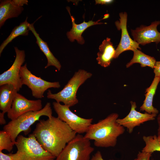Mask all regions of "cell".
<instances>
[{
	"mask_svg": "<svg viewBox=\"0 0 160 160\" xmlns=\"http://www.w3.org/2000/svg\"><path fill=\"white\" fill-rule=\"evenodd\" d=\"M32 134L43 148L56 158L77 134L65 122L53 116L39 120Z\"/></svg>",
	"mask_w": 160,
	"mask_h": 160,
	"instance_id": "1",
	"label": "cell"
},
{
	"mask_svg": "<svg viewBox=\"0 0 160 160\" xmlns=\"http://www.w3.org/2000/svg\"><path fill=\"white\" fill-rule=\"evenodd\" d=\"M119 115L113 113L96 123L92 124L85 133L84 137L94 140V145L98 147H114L118 137L124 132L123 126L116 121Z\"/></svg>",
	"mask_w": 160,
	"mask_h": 160,
	"instance_id": "2",
	"label": "cell"
},
{
	"mask_svg": "<svg viewBox=\"0 0 160 160\" xmlns=\"http://www.w3.org/2000/svg\"><path fill=\"white\" fill-rule=\"evenodd\" d=\"M15 145L17 152L9 153L15 160H52L56 158L43 148L32 133L28 137L19 135Z\"/></svg>",
	"mask_w": 160,
	"mask_h": 160,
	"instance_id": "3",
	"label": "cell"
},
{
	"mask_svg": "<svg viewBox=\"0 0 160 160\" xmlns=\"http://www.w3.org/2000/svg\"><path fill=\"white\" fill-rule=\"evenodd\" d=\"M42 116L48 118L52 116V110L50 103H47L41 110L25 113L17 118L11 120L3 127V130L9 134L12 141L15 143L16 139L22 132L28 134L31 131V126Z\"/></svg>",
	"mask_w": 160,
	"mask_h": 160,
	"instance_id": "4",
	"label": "cell"
},
{
	"mask_svg": "<svg viewBox=\"0 0 160 160\" xmlns=\"http://www.w3.org/2000/svg\"><path fill=\"white\" fill-rule=\"evenodd\" d=\"M92 76V74L90 72L84 70H79L75 73L61 91L53 94L49 90L47 97L54 99L58 103L62 102L70 107L73 106L78 103L76 94L79 88Z\"/></svg>",
	"mask_w": 160,
	"mask_h": 160,
	"instance_id": "5",
	"label": "cell"
},
{
	"mask_svg": "<svg viewBox=\"0 0 160 160\" xmlns=\"http://www.w3.org/2000/svg\"><path fill=\"white\" fill-rule=\"evenodd\" d=\"M94 150L90 140L77 134L67 144L55 160H89Z\"/></svg>",
	"mask_w": 160,
	"mask_h": 160,
	"instance_id": "6",
	"label": "cell"
},
{
	"mask_svg": "<svg viewBox=\"0 0 160 160\" xmlns=\"http://www.w3.org/2000/svg\"><path fill=\"white\" fill-rule=\"evenodd\" d=\"M53 108L57 117L65 122L77 134L85 133L92 124L93 119L81 117L73 112L68 106L54 102Z\"/></svg>",
	"mask_w": 160,
	"mask_h": 160,
	"instance_id": "7",
	"label": "cell"
},
{
	"mask_svg": "<svg viewBox=\"0 0 160 160\" xmlns=\"http://www.w3.org/2000/svg\"><path fill=\"white\" fill-rule=\"evenodd\" d=\"M20 76L22 84L27 86L31 89L32 96L37 99L42 98L48 89L58 88L60 87L59 82L48 81L32 74L27 68L26 63L21 67Z\"/></svg>",
	"mask_w": 160,
	"mask_h": 160,
	"instance_id": "8",
	"label": "cell"
},
{
	"mask_svg": "<svg viewBox=\"0 0 160 160\" xmlns=\"http://www.w3.org/2000/svg\"><path fill=\"white\" fill-rule=\"evenodd\" d=\"M16 57L14 63L10 68L0 75V86L5 84L13 85L18 91L22 87L20 76L21 67L25 60V53L23 50H20L14 47Z\"/></svg>",
	"mask_w": 160,
	"mask_h": 160,
	"instance_id": "9",
	"label": "cell"
},
{
	"mask_svg": "<svg viewBox=\"0 0 160 160\" xmlns=\"http://www.w3.org/2000/svg\"><path fill=\"white\" fill-rule=\"evenodd\" d=\"M42 108L41 100H28L17 93L14 99L11 109L7 113V116L9 119L13 120L27 112L39 111Z\"/></svg>",
	"mask_w": 160,
	"mask_h": 160,
	"instance_id": "10",
	"label": "cell"
},
{
	"mask_svg": "<svg viewBox=\"0 0 160 160\" xmlns=\"http://www.w3.org/2000/svg\"><path fill=\"white\" fill-rule=\"evenodd\" d=\"M119 21H116V25L118 30L121 31V37L120 43L115 50L114 58H117L122 52L128 50L133 51L139 49L141 50L139 44L130 37L127 29V15L125 12L119 14Z\"/></svg>",
	"mask_w": 160,
	"mask_h": 160,
	"instance_id": "11",
	"label": "cell"
},
{
	"mask_svg": "<svg viewBox=\"0 0 160 160\" xmlns=\"http://www.w3.org/2000/svg\"><path fill=\"white\" fill-rule=\"evenodd\" d=\"M131 108L129 114L124 118L118 119L116 121L118 123L123 127H125L129 133H132L134 128L136 127L140 126L147 121L155 119L157 115L150 114L146 112L142 113L137 111L136 103L131 101Z\"/></svg>",
	"mask_w": 160,
	"mask_h": 160,
	"instance_id": "12",
	"label": "cell"
},
{
	"mask_svg": "<svg viewBox=\"0 0 160 160\" xmlns=\"http://www.w3.org/2000/svg\"><path fill=\"white\" fill-rule=\"evenodd\" d=\"M160 24V21H155L148 26L142 25L135 30L131 29L134 40L143 45L152 42L157 44L160 42V33L157 27Z\"/></svg>",
	"mask_w": 160,
	"mask_h": 160,
	"instance_id": "13",
	"label": "cell"
},
{
	"mask_svg": "<svg viewBox=\"0 0 160 160\" xmlns=\"http://www.w3.org/2000/svg\"><path fill=\"white\" fill-rule=\"evenodd\" d=\"M66 9L70 15L72 24V28L66 33L68 38L71 42H73L75 40H76L79 44H84L85 41L81 35L86 29L90 26L95 25L106 23L99 22L100 20L105 19L103 17L102 19L95 22L92 20L88 22H86L84 20L83 23L77 24L75 23V20L73 17L71 15L70 8L67 7Z\"/></svg>",
	"mask_w": 160,
	"mask_h": 160,
	"instance_id": "14",
	"label": "cell"
},
{
	"mask_svg": "<svg viewBox=\"0 0 160 160\" xmlns=\"http://www.w3.org/2000/svg\"><path fill=\"white\" fill-rule=\"evenodd\" d=\"M24 9L15 3L14 0L1 1L0 3V27L8 19L17 17Z\"/></svg>",
	"mask_w": 160,
	"mask_h": 160,
	"instance_id": "15",
	"label": "cell"
},
{
	"mask_svg": "<svg viewBox=\"0 0 160 160\" xmlns=\"http://www.w3.org/2000/svg\"><path fill=\"white\" fill-rule=\"evenodd\" d=\"M18 90L11 84H5L0 87V109L2 112L7 113L11 108Z\"/></svg>",
	"mask_w": 160,
	"mask_h": 160,
	"instance_id": "16",
	"label": "cell"
},
{
	"mask_svg": "<svg viewBox=\"0 0 160 160\" xmlns=\"http://www.w3.org/2000/svg\"><path fill=\"white\" fill-rule=\"evenodd\" d=\"M99 52L97 53L96 60L98 63L106 67L110 65L111 61L114 58L115 50L111 41V39L107 37L99 47Z\"/></svg>",
	"mask_w": 160,
	"mask_h": 160,
	"instance_id": "17",
	"label": "cell"
},
{
	"mask_svg": "<svg viewBox=\"0 0 160 160\" xmlns=\"http://www.w3.org/2000/svg\"><path fill=\"white\" fill-rule=\"evenodd\" d=\"M29 29L35 36L36 40V43L47 59V63L45 67V68H46L50 66H53L56 67L58 71H60L61 68V64L50 50L47 43L43 41L40 37L39 34L35 29L33 23L30 24Z\"/></svg>",
	"mask_w": 160,
	"mask_h": 160,
	"instance_id": "18",
	"label": "cell"
},
{
	"mask_svg": "<svg viewBox=\"0 0 160 160\" xmlns=\"http://www.w3.org/2000/svg\"><path fill=\"white\" fill-rule=\"evenodd\" d=\"M160 81V77H154L150 86L146 89L145 99L140 108L141 111H145L150 114L157 115L159 111L153 105V101L158 85Z\"/></svg>",
	"mask_w": 160,
	"mask_h": 160,
	"instance_id": "19",
	"label": "cell"
},
{
	"mask_svg": "<svg viewBox=\"0 0 160 160\" xmlns=\"http://www.w3.org/2000/svg\"><path fill=\"white\" fill-rule=\"evenodd\" d=\"M133 52V57L126 64L127 68L129 67L134 63H139L142 67L148 66L154 68L156 61L154 57L145 54L137 49H135Z\"/></svg>",
	"mask_w": 160,
	"mask_h": 160,
	"instance_id": "20",
	"label": "cell"
},
{
	"mask_svg": "<svg viewBox=\"0 0 160 160\" xmlns=\"http://www.w3.org/2000/svg\"><path fill=\"white\" fill-rule=\"evenodd\" d=\"M27 19V17L24 22L15 27L9 36L1 44L0 46V55L5 47L15 38L19 36L28 35L29 30V26L30 23L28 22Z\"/></svg>",
	"mask_w": 160,
	"mask_h": 160,
	"instance_id": "21",
	"label": "cell"
},
{
	"mask_svg": "<svg viewBox=\"0 0 160 160\" xmlns=\"http://www.w3.org/2000/svg\"><path fill=\"white\" fill-rule=\"evenodd\" d=\"M143 139L145 143V146L142 151L153 153L155 151L160 152V143L156 135L143 137Z\"/></svg>",
	"mask_w": 160,
	"mask_h": 160,
	"instance_id": "22",
	"label": "cell"
},
{
	"mask_svg": "<svg viewBox=\"0 0 160 160\" xmlns=\"http://www.w3.org/2000/svg\"><path fill=\"white\" fill-rule=\"evenodd\" d=\"M15 143L12 139L9 133L4 130L0 131V151L5 150L10 152Z\"/></svg>",
	"mask_w": 160,
	"mask_h": 160,
	"instance_id": "23",
	"label": "cell"
},
{
	"mask_svg": "<svg viewBox=\"0 0 160 160\" xmlns=\"http://www.w3.org/2000/svg\"><path fill=\"white\" fill-rule=\"evenodd\" d=\"M152 153L145 152H139L137 155L138 160H150Z\"/></svg>",
	"mask_w": 160,
	"mask_h": 160,
	"instance_id": "24",
	"label": "cell"
},
{
	"mask_svg": "<svg viewBox=\"0 0 160 160\" xmlns=\"http://www.w3.org/2000/svg\"><path fill=\"white\" fill-rule=\"evenodd\" d=\"M153 69L155 77H160V61H156Z\"/></svg>",
	"mask_w": 160,
	"mask_h": 160,
	"instance_id": "25",
	"label": "cell"
},
{
	"mask_svg": "<svg viewBox=\"0 0 160 160\" xmlns=\"http://www.w3.org/2000/svg\"><path fill=\"white\" fill-rule=\"evenodd\" d=\"M0 160H15L9 154H6L0 151Z\"/></svg>",
	"mask_w": 160,
	"mask_h": 160,
	"instance_id": "26",
	"label": "cell"
},
{
	"mask_svg": "<svg viewBox=\"0 0 160 160\" xmlns=\"http://www.w3.org/2000/svg\"><path fill=\"white\" fill-rule=\"evenodd\" d=\"M90 160H104L100 152L97 151L93 155ZM109 160H114L113 159H109Z\"/></svg>",
	"mask_w": 160,
	"mask_h": 160,
	"instance_id": "27",
	"label": "cell"
},
{
	"mask_svg": "<svg viewBox=\"0 0 160 160\" xmlns=\"http://www.w3.org/2000/svg\"><path fill=\"white\" fill-rule=\"evenodd\" d=\"M157 121L158 125L157 138L160 143V113L159 114L157 117Z\"/></svg>",
	"mask_w": 160,
	"mask_h": 160,
	"instance_id": "28",
	"label": "cell"
},
{
	"mask_svg": "<svg viewBox=\"0 0 160 160\" xmlns=\"http://www.w3.org/2000/svg\"><path fill=\"white\" fill-rule=\"evenodd\" d=\"M113 1L111 0H95L96 4H106L111 3Z\"/></svg>",
	"mask_w": 160,
	"mask_h": 160,
	"instance_id": "29",
	"label": "cell"
},
{
	"mask_svg": "<svg viewBox=\"0 0 160 160\" xmlns=\"http://www.w3.org/2000/svg\"><path fill=\"white\" fill-rule=\"evenodd\" d=\"M5 113L1 112L0 113V124L1 125L4 124L6 123V121L4 118Z\"/></svg>",
	"mask_w": 160,
	"mask_h": 160,
	"instance_id": "30",
	"label": "cell"
},
{
	"mask_svg": "<svg viewBox=\"0 0 160 160\" xmlns=\"http://www.w3.org/2000/svg\"><path fill=\"white\" fill-rule=\"evenodd\" d=\"M133 160H138V159L137 158Z\"/></svg>",
	"mask_w": 160,
	"mask_h": 160,
	"instance_id": "31",
	"label": "cell"
},
{
	"mask_svg": "<svg viewBox=\"0 0 160 160\" xmlns=\"http://www.w3.org/2000/svg\"><path fill=\"white\" fill-rule=\"evenodd\" d=\"M151 160H153V159H152Z\"/></svg>",
	"mask_w": 160,
	"mask_h": 160,
	"instance_id": "32",
	"label": "cell"
},
{
	"mask_svg": "<svg viewBox=\"0 0 160 160\" xmlns=\"http://www.w3.org/2000/svg\"><path fill=\"white\" fill-rule=\"evenodd\" d=\"M55 160L54 159V160Z\"/></svg>",
	"mask_w": 160,
	"mask_h": 160,
	"instance_id": "33",
	"label": "cell"
}]
</instances>
